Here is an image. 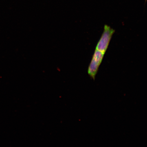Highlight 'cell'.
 Returning a JSON list of instances; mask_svg holds the SVG:
<instances>
[{
  "instance_id": "cell-1",
  "label": "cell",
  "mask_w": 147,
  "mask_h": 147,
  "mask_svg": "<svg viewBox=\"0 0 147 147\" xmlns=\"http://www.w3.org/2000/svg\"><path fill=\"white\" fill-rule=\"evenodd\" d=\"M115 32L114 29L109 26L107 25H105L103 32L97 43L96 49L105 53L107 50L112 37Z\"/></svg>"
},
{
  "instance_id": "cell-2",
  "label": "cell",
  "mask_w": 147,
  "mask_h": 147,
  "mask_svg": "<svg viewBox=\"0 0 147 147\" xmlns=\"http://www.w3.org/2000/svg\"><path fill=\"white\" fill-rule=\"evenodd\" d=\"M105 53L95 49L90 63L88 69V73L93 80L98 71L99 67L102 63Z\"/></svg>"
}]
</instances>
